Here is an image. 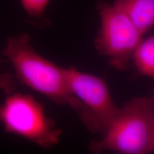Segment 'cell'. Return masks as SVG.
<instances>
[{"mask_svg":"<svg viewBox=\"0 0 154 154\" xmlns=\"http://www.w3.org/2000/svg\"><path fill=\"white\" fill-rule=\"evenodd\" d=\"M51 0H19L29 22L35 26L44 28L50 22L46 13Z\"/></svg>","mask_w":154,"mask_h":154,"instance_id":"8","label":"cell"},{"mask_svg":"<svg viewBox=\"0 0 154 154\" xmlns=\"http://www.w3.org/2000/svg\"><path fill=\"white\" fill-rule=\"evenodd\" d=\"M132 60L140 74L154 79V34L145 39L142 38Z\"/></svg>","mask_w":154,"mask_h":154,"instance_id":"7","label":"cell"},{"mask_svg":"<svg viewBox=\"0 0 154 154\" xmlns=\"http://www.w3.org/2000/svg\"><path fill=\"white\" fill-rule=\"evenodd\" d=\"M0 124L7 133L44 149L57 145L62 134L55 121L47 115L44 106L26 94H8L0 104Z\"/></svg>","mask_w":154,"mask_h":154,"instance_id":"3","label":"cell"},{"mask_svg":"<svg viewBox=\"0 0 154 154\" xmlns=\"http://www.w3.org/2000/svg\"><path fill=\"white\" fill-rule=\"evenodd\" d=\"M88 147L96 153L143 154L154 151L153 97H136L127 101L102 137Z\"/></svg>","mask_w":154,"mask_h":154,"instance_id":"2","label":"cell"},{"mask_svg":"<svg viewBox=\"0 0 154 154\" xmlns=\"http://www.w3.org/2000/svg\"><path fill=\"white\" fill-rule=\"evenodd\" d=\"M113 4L130 19L143 35L154 26V0H115Z\"/></svg>","mask_w":154,"mask_h":154,"instance_id":"6","label":"cell"},{"mask_svg":"<svg viewBox=\"0 0 154 154\" xmlns=\"http://www.w3.org/2000/svg\"><path fill=\"white\" fill-rule=\"evenodd\" d=\"M2 54L10 61L16 79L22 84L55 103L69 106L77 112L79 102L69 88L65 69L36 53L28 34L9 36Z\"/></svg>","mask_w":154,"mask_h":154,"instance_id":"1","label":"cell"},{"mask_svg":"<svg viewBox=\"0 0 154 154\" xmlns=\"http://www.w3.org/2000/svg\"><path fill=\"white\" fill-rule=\"evenodd\" d=\"M16 88V79L13 76V75L10 74H0V89L8 95L14 93Z\"/></svg>","mask_w":154,"mask_h":154,"instance_id":"9","label":"cell"},{"mask_svg":"<svg viewBox=\"0 0 154 154\" xmlns=\"http://www.w3.org/2000/svg\"><path fill=\"white\" fill-rule=\"evenodd\" d=\"M65 73L69 88L79 102L76 113L81 121L89 131L104 134L121 111L106 81L74 66L65 69Z\"/></svg>","mask_w":154,"mask_h":154,"instance_id":"4","label":"cell"},{"mask_svg":"<svg viewBox=\"0 0 154 154\" xmlns=\"http://www.w3.org/2000/svg\"><path fill=\"white\" fill-rule=\"evenodd\" d=\"M153 99H154V97H153Z\"/></svg>","mask_w":154,"mask_h":154,"instance_id":"10","label":"cell"},{"mask_svg":"<svg viewBox=\"0 0 154 154\" xmlns=\"http://www.w3.org/2000/svg\"><path fill=\"white\" fill-rule=\"evenodd\" d=\"M96 9L101 18V27L94 41L96 49L107 58L113 68L126 70L143 34L113 4L98 2Z\"/></svg>","mask_w":154,"mask_h":154,"instance_id":"5","label":"cell"}]
</instances>
